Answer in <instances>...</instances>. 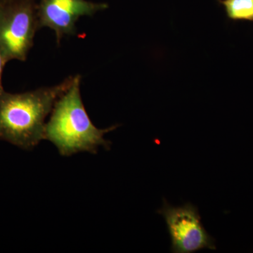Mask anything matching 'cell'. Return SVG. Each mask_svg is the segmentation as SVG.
Returning a JSON list of instances; mask_svg holds the SVG:
<instances>
[{
	"mask_svg": "<svg viewBox=\"0 0 253 253\" xmlns=\"http://www.w3.org/2000/svg\"><path fill=\"white\" fill-rule=\"evenodd\" d=\"M74 76L51 86L0 96V140L21 149H34L44 139L46 119Z\"/></svg>",
	"mask_w": 253,
	"mask_h": 253,
	"instance_id": "1",
	"label": "cell"
},
{
	"mask_svg": "<svg viewBox=\"0 0 253 253\" xmlns=\"http://www.w3.org/2000/svg\"><path fill=\"white\" fill-rule=\"evenodd\" d=\"M81 75L73 78L71 85L56 101L46 123L44 139L57 148L63 156L80 152L96 154L99 147L111 149V142L104 135L118 125L99 129L91 122L82 100Z\"/></svg>",
	"mask_w": 253,
	"mask_h": 253,
	"instance_id": "2",
	"label": "cell"
},
{
	"mask_svg": "<svg viewBox=\"0 0 253 253\" xmlns=\"http://www.w3.org/2000/svg\"><path fill=\"white\" fill-rule=\"evenodd\" d=\"M39 29L36 0L0 1V54L5 62L26 61Z\"/></svg>",
	"mask_w": 253,
	"mask_h": 253,
	"instance_id": "3",
	"label": "cell"
},
{
	"mask_svg": "<svg viewBox=\"0 0 253 253\" xmlns=\"http://www.w3.org/2000/svg\"><path fill=\"white\" fill-rule=\"evenodd\" d=\"M157 212L166 220L172 253H191L203 249H217L215 240L208 234L201 222L198 208L191 203L175 207L163 199L162 208Z\"/></svg>",
	"mask_w": 253,
	"mask_h": 253,
	"instance_id": "4",
	"label": "cell"
},
{
	"mask_svg": "<svg viewBox=\"0 0 253 253\" xmlns=\"http://www.w3.org/2000/svg\"><path fill=\"white\" fill-rule=\"evenodd\" d=\"M108 8L106 3L88 0H40L39 28H48L54 31L56 42L59 44L64 37L76 35V24L82 16H92Z\"/></svg>",
	"mask_w": 253,
	"mask_h": 253,
	"instance_id": "5",
	"label": "cell"
},
{
	"mask_svg": "<svg viewBox=\"0 0 253 253\" xmlns=\"http://www.w3.org/2000/svg\"><path fill=\"white\" fill-rule=\"evenodd\" d=\"M231 21L253 22V0H217Z\"/></svg>",
	"mask_w": 253,
	"mask_h": 253,
	"instance_id": "6",
	"label": "cell"
},
{
	"mask_svg": "<svg viewBox=\"0 0 253 253\" xmlns=\"http://www.w3.org/2000/svg\"><path fill=\"white\" fill-rule=\"evenodd\" d=\"M6 64V63L5 62L4 59H3L2 56L0 54V96L4 91V89H3L2 83H1V76H2L3 70H4L5 65Z\"/></svg>",
	"mask_w": 253,
	"mask_h": 253,
	"instance_id": "7",
	"label": "cell"
},
{
	"mask_svg": "<svg viewBox=\"0 0 253 253\" xmlns=\"http://www.w3.org/2000/svg\"><path fill=\"white\" fill-rule=\"evenodd\" d=\"M1 1V0H0V1Z\"/></svg>",
	"mask_w": 253,
	"mask_h": 253,
	"instance_id": "8",
	"label": "cell"
}]
</instances>
